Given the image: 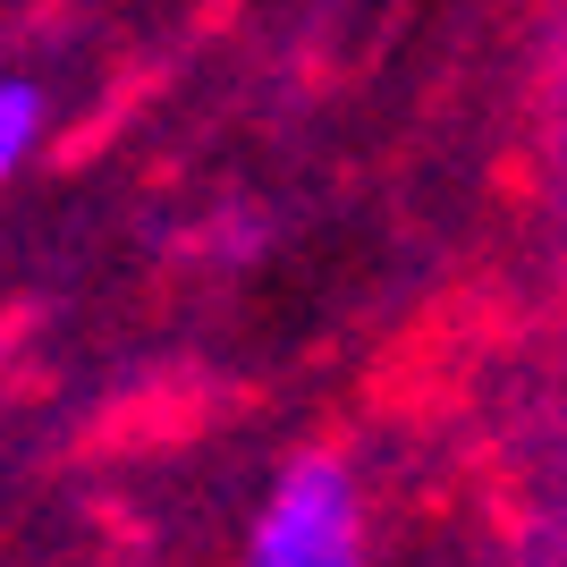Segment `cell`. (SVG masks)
<instances>
[{
	"label": "cell",
	"instance_id": "obj_2",
	"mask_svg": "<svg viewBox=\"0 0 567 567\" xmlns=\"http://www.w3.org/2000/svg\"><path fill=\"white\" fill-rule=\"evenodd\" d=\"M34 136H43V94L25 76H0V178L34 153Z\"/></svg>",
	"mask_w": 567,
	"mask_h": 567
},
{
	"label": "cell",
	"instance_id": "obj_3",
	"mask_svg": "<svg viewBox=\"0 0 567 567\" xmlns=\"http://www.w3.org/2000/svg\"><path fill=\"white\" fill-rule=\"evenodd\" d=\"M559 213H567V153H559Z\"/></svg>",
	"mask_w": 567,
	"mask_h": 567
},
{
	"label": "cell",
	"instance_id": "obj_1",
	"mask_svg": "<svg viewBox=\"0 0 567 567\" xmlns=\"http://www.w3.org/2000/svg\"><path fill=\"white\" fill-rule=\"evenodd\" d=\"M255 567H364L355 559V483L339 457H297L255 525Z\"/></svg>",
	"mask_w": 567,
	"mask_h": 567
}]
</instances>
